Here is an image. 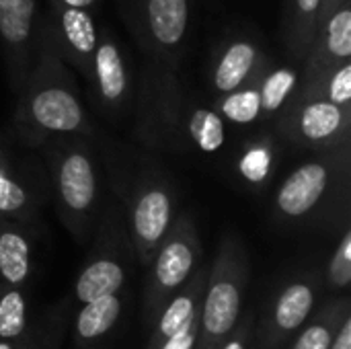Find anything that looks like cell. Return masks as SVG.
<instances>
[{
    "label": "cell",
    "mask_w": 351,
    "mask_h": 349,
    "mask_svg": "<svg viewBox=\"0 0 351 349\" xmlns=\"http://www.w3.org/2000/svg\"><path fill=\"white\" fill-rule=\"evenodd\" d=\"M88 243L86 261L82 263L72 288V298L78 306L105 294L121 292L132 267L136 265L123 202L113 189L105 195L103 210Z\"/></svg>",
    "instance_id": "cell-7"
},
{
    "label": "cell",
    "mask_w": 351,
    "mask_h": 349,
    "mask_svg": "<svg viewBox=\"0 0 351 349\" xmlns=\"http://www.w3.org/2000/svg\"><path fill=\"white\" fill-rule=\"evenodd\" d=\"M123 306H125L123 290L80 304L72 323L74 348L90 349L101 344L117 327Z\"/></svg>",
    "instance_id": "cell-21"
},
{
    "label": "cell",
    "mask_w": 351,
    "mask_h": 349,
    "mask_svg": "<svg viewBox=\"0 0 351 349\" xmlns=\"http://www.w3.org/2000/svg\"><path fill=\"white\" fill-rule=\"evenodd\" d=\"M136 138L148 150L179 156H214L226 146L228 125L187 86L177 68L146 60L138 86Z\"/></svg>",
    "instance_id": "cell-1"
},
{
    "label": "cell",
    "mask_w": 351,
    "mask_h": 349,
    "mask_svg": "<svg viewBox=\"0 0 351 349\" xmlns=\"http://www.w3.org/2000/svg\"><path fill=\"white\" fill-rule=\"evenodd\" d=\"M300 86V68L288 64H274L271 60L257 76L261 117L276 119L284 107L292 101Z\"/></svg>",
    "instance_id": "cell-24"
},
{
    "label": "cell",
    "mask_w": 351,
    "mask_h": 349,
    "mask_svg": "<svg viewBox=\"0 0 351 349\" xmlns=\"http://www.w3.org/2000/svg\"><path fill=\"white\" fill-rule=\"evenodd\" d=\"M271 58L263 49L259 35L232 29L212 49L206 68L208 99L232 93L253 82Z\"/></svg>",
    "instance_id": "cell-13"
},
{
    "label": "cell",
    "mask_w": 351,
    "mask_h": 349,
    "mask_svg": "<svg viewBox=\"0 0 351 349\" xmlns=\"http://www.w3.org/2000/svg\"><path fill=\"white\" fill-rule=\"evenodd\" d=\"M337 2H341V0H323V6H321V12H325L327 8H331V6H335Z\"/></svg>",
    "instance_id": "cell-33"
},
{
    "label": "cell",
    "mask_w": 351,
    "mask_h": 349,
    "mask_svg": "<svg viewBox=\"0 0 351 349\" xmlns=\"http://www.w3.org/2000/svg\"><path fill=\"white\" fill-rule=\"evenodd\" d=\"M212 107L218 111V115L226 121V125H255L261 121V101H259V88L257 78L232 93L220 95L210 99Z\"/></svg>",
    "instance_id": "cell-26"
},
{
    "label": "cell",
    "mask_w": 351,
    "mask_h": 349,
    "mask_svg": "<svg viewBox=\"0 0 351 349\" xmlns=\"http://www.w3.org/2000/svg\"><path fill=\"white\" fill-rule=\"evenodd\" d=\"M14 95L16 105L6 134L16 144L39 150L60 136H97L70 66L56 53L41 27L31 70Z\"/></svg>",
    "instance_id": "cell-2"
},
{
    "label": "cell",
    "mask_w": 351,
    "mask_h": 349,
    "mask_svg": "<svg viewBox=\"0 0 351 349\" xmlns=\"http://www.w3.org/2000/svg\"><path fill=\"white\" fill-rule=\"evenodd\" d=\"M197 0H117L121 21L146 60L177 68L193 33Z\"/></svg>",
    "instance_id": "cell-8"
},
{
    "label": "cell",
    "mask_w": 351,
    "mask_h": 349,
    "mask_svg": "<svg viewBox=\"0 0 351 349\" xmlns=\"http://www.w3.org/2000/svg\"><path fill=\"white\" fill-rule=\"evenodd\" d=\"M351 60V0L321 12L313 41L300 62V78H313L331 66Z\"/></svg>",
    "instance_id": "cell-18"
},
{
    "label": "cell",
    "mask_w": 351,
    "mask_h": 349,
    "mask_svg": "<svg viewBox=\"0 0 351 349\" xmlns=\"http://www.w3.org/2000/svg\"><path fill=\"white\" fill-rule=\"evenodd\" d=\"M351 284V228L350 220L343 222L341 234L323 272V286L329 292H343Z\"/></svg>",
    "instance_id": "cell-29"
},
{
    "label": "cell",
    "mask_w": 351,
    "mask_h": 349,
    "mask_svg": "<svg viewBox=\"0 0 351 349\" xmlns=\"http://www.w3.org/2000/svg\"><path fill=\"white\" fill-rule=\"evenodd\" d=\"M276 134L313 152L337 148L351 142V109L323 97L296 93L276 117Z\"/></svg>",
    "instance_id": "cell-12"
},
{
    "label": "cell",
    "mask_w": 351,
    "mask_h": 349,
    "mask_svg": "<svg viewBox=\"0 0 351 349\" xmlns=\"http://www.w3.org/2000/svg\"><path fill=\"white\" fill-rule=\"evenodd\" d=\"M206 278L208 263H202L189 282L160 306L148 327L146 349H195Z\"/></svg>",
    "instance_id": "cell-14"
},
{
    "label": "cell",
    "mask_w": 351,
    "mask_h": 349,
    "mask_svg": "<svg viewBox=\"0 0 351 349\" xmlns=\"http://www.w3.org/2000/svg\"><path fill=\"white\" fill-rule=\"evenodd\" d=\"M296 93L323 97L339 107L351 109V60L331 66L313 78H300Z\"/></svg>",
    "instance_id": "cell-27"
},
{
    "label": "cell",
    "mask_w": 351,
    "mask_h": 349,
    "mask_svg": "<svg viewBox=\"0 0 351 349\" xmlns=\"http://www.w3.org/2000/svg\"><path fill=\"white\" fill-rule=\"evenodd\" d=\"M90 99L101 113L121 115L128 111L134 97V82L128 58L119 43L105 31L99 33L90 70L84 78Z\"/></svg>",
    "instance_id": "cell-16"
},
{
    "label": "cell",
    "mask_w": 351,
    "mask_h": 349,
    "mask_svg": "<svg viewBox=\"0 0 351 349\" xmlns=\"http://www.w3.org/2000/svg\"><path fill=\"white\" fill-rule=\"evenodd\" d=\"M101 0H47V6H72V8H86L97 12Z\"/></svg>",
    "instance_id": "cell-32"
},
{
    "label": "cell",
    "mask_w": 351,
    "mask_h": 349,
    "mask_svg": "<svg viewBox=\"0 0 351 349\" xmlns=\"http://www.w3.org/2000/svg\"><path fill=\"white\" fill-rule=\"evenodd\" d=\"M325 286L323 272H300L271 294L255 317V349H284L317 311Z\"/></svg>",
    "instance_id": "cell-11"
},
{
    "label": "cell",
    "mask_w": 351,
    "mask_h": 349,
    "mask_svg": "<svg viewBox=\"0 0 351 349\" xmlns=\"http://www.w3.org/2000/svg\"><path fill=\"white\" fill-rule=\"evenodd\" d=\"M218 349H255V315L251 311L241 313L239 323Z\"/></svg>",
    "instance_id": "cell-30"
},
{
    "label": "cell",
    "mask_w": 351,
    "mask_h": 349,
    "mask_svg": "<svg viewBox=\"0 0 351 349\" xmlns=\"http://www.w3.org/2000/svg\"><path fill=\"white\" fill-rule=\"evenodd\" d=\"M123 183V189L113 187V191L123 202L136 263L146 269L179 214V187L171 173L148 154L140 158Z\"/></svg>",
    "instance_id": "cell-5"
},
{
    "label": "cell",
    "mask_w": 351,
    "mask_h": 349,
    "mask_svg": "<svg viewBox=\"0 0 351 349\" xmlns=\"http://www.w3.org/2000/svg\"><path fill=\"white\" fill-rule=\"evenodd\" d=\"M37 321L31 319L27 288L0 286V341H25L37 329Z\"/></svg>",
    "instance_id": "cell-25"
},
{
    "label": "cell",
    "mask_w": 351,
    "mask_h": 349,
    "mask_svg": "<svg viewBox=\"0 0 351 349\" xmlns=\"http://www.w3.org/2000/svg\"><path fill=\"white\" fill-rule=\"evenodd\" d=\"M329 349H351V313H348L335 333V339Z\"/></svg>",
    "instance_id": "cell-31"
},
{
    "label": "cell",
    "mask_w": 351,
    "mask_h": 349,
    "mask_svg": "<svg viewBox=\"0 0 351 349\" xmlns=\"http://www.w3.org/2000/svg\"><path fill=\"white\" fill-rule=\"evenodd\" d=\"M39 27V0H0V51L10 91L27 78Z\"/></svg>",
    "instance_id": "cell-15"
},
{
    "label": "cell",
    "mask_w": 351,
    "mask_h": 349,
    "mask_svg": "<svg viewBox=\"0 0 351 349\" xmlns=\"http://www.w3.org/2000/svg\"><path fill=\"white\" fill-rule=\"evenodd\" d=\"M49 179V200L60 222L80 245L95 232L107 195V167H103L95 136H60L39 150Z\"/></svg>",
    "instance_id": "cell-3"
},
{
    "label": "cell",
    "mask_w": 351,
    "mask_h": 349,
    "mask_svg": "<svg viewBox=\"0 0 351 349\" xmlns=\"http://www.w3.org/2000/svg\"><path fill=\"white\" fill-rule=\"evenodd\" d=\"M202 263L204 249L195 220L191 214L181 212L175 216L169 232L146 265L142 292V319L146 327H150L160 306L189 282Z\"/></svg>",
    "instance_id": "cell-9"
},
{
    "label": "cell",
    "mask_w": 351,
    "mask_h": 349,
    "mask_svg": "<svg viewBox=\"0 0 351 349\" xmlns=\"http://www.w3.org/2000/svg\"><path fill=\"white\" fill-rule=\"evenodd\" d=\"M282 158L280 142L274 134H255L245 138L232 154L230 169L234 179L251 191L269 187Z\"/></svg>",
    "instance_id": "cell-20"
},
{
    "label": "cell",
    "mask_w": 351,
    "mask_h": 349,
    "mask_svg": "<svg viewBox=\"0 0 351 349\" xmlns=\"http://www.w3.org/2000/svg\"><path fill=\"white\" fill-rule=\"evenodd\" d=\"M47 202L49 179L39 152L0 132V218L41 222Z\"/></svg>",
    "instance_id": "cell-10"
},
{
    "label": "cell",
    "mask_w": 351,
    "mask_h": 349,
    "mask_svg": "<svg viewBox=\"0 0 351 349\" xmlns=\"http://www.w3.org/2000/svg\"><path fill=\"white\" fill-rule=\"evenodd\" d=\"M39 27L45 31L56 53L86 78L101 33L95 12L72 6H47V16H39Z\"/></svg>",
    "instance_id": "cell-17"
},
{
    "label": "cell",
    "mask_w": 351,
    "mask_h": 349,
    "mask_svg": "<svg viewBox=\"0 0 351 349\" xmlns=\"http://www.w3.org/2000/svg\"><path fill=\"white\" fill-rule=\"evenodd\" d=\"M41 222L0 218V286L29 288Z\"/></svg>",
    "instance_id": "cell-19"
},
{
    "label": "cell",
    "mask_w": 351,
    "mask_h": 349,
    "mask_svg": "<svg viewBox=\"0 0 351 349\" xmlns=\"http://www.w3.org/2000/svg\"><path fill=\"white\" fill-rule=\"evenodd\" d=\"M68 327V306L66 300L51 309L39 323L33 335L25 341H0V349H60Z\"/></svg>",
    "instance_id": "cell-28"
},
{
    "label": "cell",
    "mask_w": 351,
    "mask_h": 349,
    "mask_svg": "<svg viewBox=\"0 0 351 349\" xmlns=\"http://www.w3.org/2000/svg\"><path fill=\"white\" fill-rule=\"evenodd\" d=\"M251 261L243 239L228 230L208 265L195 349H218L241 319Z\"/></svg>",
    "instance_id": "cell-6"
},
{
    "label": "cell",
    "mask_w": 351,
    "mask_h": 349,
    "mask_svg": "<svg viewBox=\"0 0 351 349\" xmlns=\"http://www.w3.org/2000/svg\"><path fill=\"white\" fill-rule=\"evenodd\" d=\"M348 313H351V302L348 296L327 300L321 309L317 306L311 319L298 329V333L284 349H329Z\"/></svg>",
    "instance_id": "cell-23"
},
{
    "label": "cell",
    "mask_w": 351,
    "mask_h": 349,
    "mask_svg": "<svg viewBox=\"0 0 351 349\" xmlns=\"http://www.w3.org/2000/svg\"><path fill=\"white\" fill-rule=\"evenodd\" d=\"M351 142L315 152L274 189L271 216L284 226L317 224L329 216L339 193H348Z\"/></svg>",
    "instance_id": "cell-4"
},
{
    "label": "cell",
    "mask_w": 351,
    "mask_h": 349,
    "mask_svg": "<svg viewBox=\"0 0 351 349\" xmlns=\"http://www.w3.org/2000/svg\"><path fill=\"white\" fill-rule=\"evenodd\" d=\"M323 0H284L282 12V41L292 60L302 62L313 41Z\"/></svg>",
    "instance_id": "cell-22"
}]
</instances>
